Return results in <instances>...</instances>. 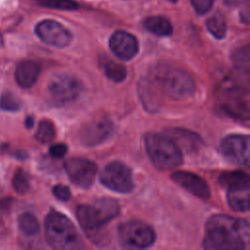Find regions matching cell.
Wrapping results in <instances>:
<instances>
[{"label": "cell", "mask_w": 250, "mask_h": 250, "mask_svg": "<svg viewBox=\"0 0 250 250\" xmlns=\"http://www.w3.org/2000/svg\"><path fill=\"white\" fill-rule=\"evenodd\" d=\"M55 135H56L55 127L50 120L44 119L39 122L38 128H37V131L35 134V138L39 142H41L43 144L50 143L55 138Z\"/></svg>", "instance_id": "cell-25"}, {"label": "cell", "mask_w": 250, "mask_h": 250, "mask_svg": "<svg viewBox=\"0 0 250 250\" xmlns=\"http://www.w3.org/2000/svg\"><path fill=\"white\" fill-rule=\"evenodd\" d=\"M120 211L116 200L109 197L97 199L92 205L82 204L78 206L76 216L80 226L85 230H95L114 219Z\"/></svg>", "instance_id": "cell-5"}, {"label": "cell", "mask_w": 250, "mask_h": 250, "mask_svg": "<svg viewBox=\"0 0 250 250\" xmlns=\"http://www.w3.org/2000/svg\"><path fill=\"white\" fill-rule=\"evenodd\" d=\"M20 106H21V103L13 93L6 92L2 94L0 98V107L3 110L17 111L19 110Z\"/></svg>", "instance_id": "cell-28"}, {"label": "cell", "mask_w": 250, "mask_h": 250, "mask_svg": "<svg viewBox=\"0 0 250 250\" xmlns=\"http://www.w3.org/2000/svg\"><path fill=\"white\" fill-rule=\"evenodd\" d=\"M171 132H173V136L176 140V142H174L178 146H183L187 150H195L196 148H198L199 145L202 144L199 136L192 132L183 129H173L171 130Z\"/></svg>", "instance_id": "cell-20"}, {"label": "cell", "mask_w": 250, "mask_h": 250, "mask_svg": "<svg viewBox=\"0 0 250 250\" xmlns=\"http://www.w3.org/2000/svg\"><path fill=\"white\" fill-rule=\"evenodd\" d=\"M219 184L225 188H238L249 187V176L241 171L223 173L219 178Z\"/></svg>", "instance_id": "cell-18"}, {"label": "cell", "mask_w": 250, "mask_h": 250, "mask_svg": "<svg viewBox=\"0 0 250 250\" xmlns=\"http://www.w3.org/2000/svg\"><path fill=\"white\" fill-rule=\"evenodd\" d=\"M18 222L21 231L25 235H35L39 231V223L31 213H22Z\"/></svg>", "instance_id": "cell-23"}, {"label": "cell", "mask_w": 250, "mask_h": 250, "mask_svg": "<svg viewBox=\"0 0 250 250\" xmlns=\"http://www.w3.org/2000/svg\"><path fill=\"white\" fill-rule=\"evenodd\" d=\"M214 1L215 0H191V4L197 14L203 15L210 11Z\"/></svg>", "instance_id": "cell-29"}, {"label": "cell", "mask_w": 250, "mask_h": 250, "mask_svg": "<svg viewBox=\"0 0 250 250\" xmlns=\"http://www.w3.org/2000/svg\"><path fill=\"white\" fill-rule=\"evenodd\" d=\"M35 33L44 43L58 48L67 46L72 39L71 33L63 25L52 20L40 21L35 27Z\"/></svg>", "instance_id": "cell-12"}, {"label": "cell", "mask_w": 250, "mask_h": 250, "mask_svg": "<svg viewBox=\"0 0 250 250\" xmlns=\"http://www.w3.org/2000/svg\"><path fill=\"white\" fill-rule=\"evenodd\" d=\"M228 202L229 207L237 212L249 210V187L228 189Z\"/></svg>", "instance_id": "cell-17"}, {"label": "cell", "mask_w": 250, "mask_h": 250, "mask_svg": "<svg viewBox=\"0 0 250 250\" xmlns=\"http://www.w3.org/2000/svg\"><path fill=\"white\" fill-rule=\"evenodd\" d=\"M81 90L82 84L79 79L67 73L55 74L48 84V91L52 99L62 104L75 101Z\"/></svg>", "instance_id": "cell-8"}, {"label": "cell", "mask_w": 250, "mask_h": 250, "mask_svg": "<svg viewBox=\"0 0 250 250\" xmlns=\"http://www.w3.org/2000/svg\"><path fill=\"white\" fill-rule=\"evenodd\" d=\"M246 220L228 215L212 216L206 224L203 247L211 250H244L250 239Z\"/></svg>", "instance_id": "cell-1"}, {"label": "cell", "mask_w": 250, "mask_h": 250, "mask_svg": "<svg viewBox=\"0 0 250 250\" xmlns=\"http://www.w3.org/2000/svg\"><path fill=\"white\" fill-rule=\"evenodd\" d=\"M224 110L232 117L248 120L249 119V92L241 87L228 89L225 94Z\"/></svg>", "instance_id": "cell-13"}, {"label": "cell", "mask_w": 250, "mask_h": 250, "mask_svg": "<svg viewBox=\"0 0 250 250\" xmlns=\"http://www.w3.org/2000/svg\"><path fill=\"white\" fill-rule=\"evenodd\" d=\"M12 204H13V199H11V198L0 199V224L2 223L3 219L10 212Z\"/></svg>", "instance_id": "cell-32"}, {"label": "cell", "mask_w": 250, "mask_h": 250, "mask_svg": "<svg viewBox=\"0 0 250 250\" xmlns=\"http://www.w3.org/2000/svg\"><path fill=\"white\" fill-rule=\"evenodd\" d=\"M38 3L41 6L53 8V9H59V10H77L79 8L78 3L72 1V0H37Z\"/></svg>", "instance_id": "cell-27"}, {"label": "cell", "mask_w": 250, "mask_h": 250, "mask_svg": "<svg viewBox=\"0 0 250 250\" xmlns=\"http://www.w3.org/2000/svg\"><path fill=\"white\" fill-rule=\"evenodd\" d=\"M221 154L229 162L237 165L249 164V137L247 135H229L220 144Z\"/></svg>", "instance_id": "cell-9"}, {"label": "cell", "mask_w": 250, "mask_h": 250, "mask_svg": "<svg viewBox=\"0 0 250 250\" xmlns=\"http://www.w3.org/2000/svg\"><path fill=\"white\" fill-rule=\"evenodd\" d=\"M67 151V146L64 144H55L50 147V155L54 158H62L65 155Z\"/></svg>", "instance_id": "cell-31"}, {"label": "cell", "mask_w": 250, "mask_h": 250, "mask_svg": "<svg viewBox=\"0 0 250 250\" xmlns=\"http://www.w3.org/2000/svg\"><path fill=\"white\" fill-rule=\"evenodd\" d=\"M226 5H229V6H237L239 5L241 2H243L244 0H224Z\"/></svg>", "instance_id": "cell-33"}, {"label": "cell", "mask_w": 250, "mask_h": 250, "mask_svg": "<svg viewBox=\"0 0 250 250\" xmlns=\"http://www.w3.org/2000/svg\"><path fill=\"white\" fill-rule=\"evenodd\" d=\"M146 28L157 36H169L173 32V26L168 19L161 16L148 17L145 21Z\"/></svg>", "instance_id": "cell-19"}, {"label": "cell", "mask_w": 250, "mask_h": 250, "mask_svg": "<svg viewBox=\"0 0 250 250\" xmlns=\"http://www.w3.org/2000/svg\"><path fill=\"white\" fill-rule=\"evenodd\" d=\"M118 239L126 248L143 249L153 244L155 233L149 226L141 221H129L119 226Z\"/></svg>", "instance_id": "cell-6"}, {"label": "cell", "mask_w": 250, "mask_h": 250, "mask_svg": "<svg viewBox=\"0 0 250 250\" xmlns=\"http://www.w3.org/2000/svg\"><path fill=\"white\" fill-rule=\"evenodd\" d=\"M232 62L234 67L244 72L247 76L249 74V46L246 45L234 51L232 55Z\"/></svg>", "instance_id": "cell-24"}, {"label": "cell", "mask_w": 250, "mask_h": 250, "mask_svg": "<svg viewBox=\"0 0 250 250\" xmlns=\"http://www.w3.org/2000/svg\"><path fill=\"white\" fill-rule=\"evenodd\" d=\"M169 1H171V2H174V3H175V2H177L178 0H169Z\"/></svg>", "instance_id": "cell-35"}, {"label": "cell", "mask_w": 250, "mask_h": 250, "mask_svg": "<svg viewBox=\"0 0 250 250\" xmlns=\"http://www.w3.org/2000/svg\"><path fill=\"white\" fill-rule=\"evenodd\" d=\"M172 180L187 189L188 192L202 199L210 196V188L207 183L199 176L186 171H178L171 175Z\"/></svg>", "instance_id": "cell-15"}, {"label": "cell", "mask_w": 250, "mask_h": 250, "mask_svg": "<svg viewBox=\"0 0 250 250\" xmlns=\"http://www.w3.org/2000/svg\"><path fill=\"white\" fill-rule=\"evenodd\" d=\"M40 73V65L33 61L21 62L16 69L15 77L21 88H30L37 80Z\"/></svg>", "instance_id": "cell-16"}, {"label": "cell", "mask_w": 250, "mask_h": 250, "mask_svg": "<svg viewBox=\"0 0 250 250\" xmlns=\"http://www.w3.org/2000/svg\"><path fill=\"white\" fill-rule=\"evenodd\" d=\"M100 180L104 187L119 193H128L134 188L131 169L119 161L108 163L103 169Z\"/></svg>", "instance_id": "cell-7"}, {"label": "cell", "mask_w": 250, "mask_h": 250, "mask_svg": "<svg viewBox=\"0 0 250 250\" xmlns=\"http://www.w3.org/2000/svg\"><path fill=\"white\" fill-rule=\"evenodd\" d=\"M154 80L162 93L171 100L181 101L192 95L195 83L186 70L176 66H162L155 70Z\"/></svg>", "instance_id": "cell-3"}, {"label": "cell", "mask_w": 250, "mask_h": 250, "mask_svg": "<svg viewBox=\"0 0 250 250\" xmlns=\"http://www.w3.org/2000/svg\"><path fill=\"white\" fill-rule=\"evenodd\" d=\"M103 67L107 78L113 82L119 83L126 78L127 70L121 63H117L111 60H106L103 62Z\"/></svg>", "instance_id": "cell-21"}, {"label": "cell", "mask_w": 250, "mask_h": 250, "mask_svg": "<svg viewBox=\"0 0 250 250\" xmlns=\"http://www.w3.org/2000/svg\"><path fill=\"white\" fill-rule=\"evenodd\" d=\"M209 32L216 38L222 39L226 35L227 23L225 17L221 13H216L207 20L206 22Z\"/></svg>", "instance_id": "cell-22"}, {"label": "cell", "mask_w": 250, "mask_h": 250, "mask_svg": "<svg viewBox=\"0 0 250 250\" xmlns=\"http://www.w3.org/2000/svg\"><path fill=\"white\" fill-rule=\"evenodd\" d=\"M64 168L70 181L81 188H89L96 177V164L83 157H73L66 160Z\"/></svg>", "instance_id": "cell-10"}, {"label": "cell", "mask_w": 250, "mask_h": 250, "mask_svg": "<svg viewBox=\"0 0 250 250\" xmlns=\"http://www.w3.org/2000/svg\"><path fill=\"white\" fill-rule=\"evenodd\" d=\"M113 124L104 116L96 117L79 131V141L85 146H95L105 141L112 133Z\"/></svg>", "instance_id": "cell-11"}, {"label": "cell", "mask_w": 250, "mask_h": 250, "mask_svg": "<svg viewBox=\"0 0 250 250\" xmlns=\"http://www.w3.org/2000/svg\"><path fill=\"white\" fill-rule=\"evenodd\" d=\"M33 123H34V120H33V118L31 116L26 117V119H25V126L27 128H31L33 126Z\"/></svg>", "instance_id": "cell-34"}, {"label": "cell", "mask_w": 250, "mask_h": 250, "mask_svg": "<svg viewBox=\"0 0 250 250\" xmlns=\"http://www.w3.org/2000/svg\"><path fill=\"white\" fill-rule=\"evenodd\" d=\"M13 187L15 190L20 193H25L29 188V178L22 169H18L13 177Z\"/></svg>", "instance_id": "cell-26"}, {"label": "cell", "mask_w": 250, "mask_h": 250, "mask_svg": "<svg viewBox=\"0 0 250 250\" xmlns=\"http://www.w3.org/2000/svg\"><path fill=\"white\" fill-rule=\"evenodd\" d=\"M45 235L48 244L57 250H78L84 247L72 222L56 211L50 212L45 219Z\"/></svg>", "instance_id": "cell-2"}, {"label": "cell", "mask_w": 250, "mask_h": 250, "mask_svg": "<svg viewBox=\"0 0 250 250\" xmlns=\"http://www.w3.org/2000/svg\"><path fill=\"white\" fill-rule=\"evenodd\" d=\"M53 193L58 199L62 201H67L71 196L69 188L64 185H56L53 188Z\"/></svg>", "instance_id": "cell-30"}, {"label": "cell", "mask_w": 250, "mask_h": 250, "mask_svg": "<svg viewBox=\"0 0 250 250\" xmlns=\"http://www.w3.org/2000/svg\"><path fill=\"white\" fill-rule=\"evenodd\" d=\"M108 45L111 52L123 61L131 60L139 51V43L136 37L122 30H118L110 36Z\"/></svg>", "instance_id": "cell-14"}, {"label": "cell", "mask_w": 250, "mask_h": 250, "mask_svg": "<svg viewBox=\"0 0 250 250\" xmlns=\"http://www.w3.org/2000/svg\"><path fill=\"white\" fill-rule=\"evenodd\" d=\"M145 146L151 162L159 169H174L183 162L181 148L166 136L148 133L145 137Z\"/></svg>", "instance_id": "cell-4"}]
</instances>
